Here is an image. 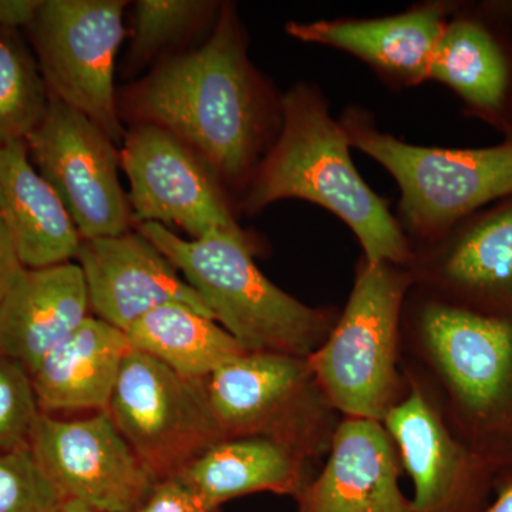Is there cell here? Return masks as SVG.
<instances>
[{
    "label": "cell",
    "mask_w": 512,
    "mask_h": 512,
    "mask_svg": "<svg viewBox=\"0 0 512 512\" xmlns=\"http://www.w3.org/2000/svg\"><path fill=\"white\" fill-rule=\"evenodd\" d=\"M402 345L454 433L497 476L512 470V318L468 311L413 285Z\"/></svg>",
    "instance_id": "2"
},
{
    "label": "cell",
    "mask_w": 512,
    "mask_h": 512,
    "mask_svg": "<svg viewBox=\"0 0 512 512\" xmlns=\"http://www.w3.org/2000/svg\"><path fill=\"white\" fill-rule=\"evenodd\" d=\"M407 268L416 288L441 301L512 318V195L413 248Z\"/></svg>",
    "instance_id": "14"
},
{
    "label": "cell",
    "mask_w": 512,
    "mask_h": 512,
    "mask_svg": "<svg viewBox=\"0 0 512 512\" xmlns=\"http://www.w3.org/2000/svg\"><path fill=\"white\" fill-rule=\"evenodd\" d=\"M76 259L86 281L90 309L96 318L124 333L148 312L168 303H184L214 319L177 266L138 231L82 239Z\"/></svg>",
    "instance_id": "16"
},
{
    "label": "cell",
    "mask_w": 512,
    "mask_h": 512,
    "mask_svg": "<svg viewBox=\"0 0 512 512\" xmlns=\"http://www.w3.org/2000/svg\"><path fill=\"white\" fill-rule=\"evenodd\" d=\"M512 3L458 2L439 40L430 80L460 97L468 116L512 138Z\"/></svg>",
    "instance_id": "15"
},
{
    "label": "cell",
    "mask_w": 512,
    "mask_h": 512,
    "mask_svg": "<svg viewBox=\"0 0 512 512\" xmlns=\"http://www.w3.org/2000/svg\"><path fill=\"white\" fill-rule=\"evenodd\" d=\"M0 220L26 268L76 258L82 237L55 190L33 165L26 140L0 144Z\"/></svg>",
    "instance_id": "20"
},
{
    "label": "cell",
    "mask_w": 512,
    "mask_h": 512,
    "mask_svg": "<svg viewBox=\"0 0 512 512\" xmlns=\"http://www.w3.org/2000/svg\"><path fill=\"white\" fill-rule=\"evenodd\" d=\"M40 414L28 370L0 352V450L29 444Z\"/></svg>",
    "instance_id": "27"
},
{
    "label": "cell",
    "mask_w": 512,
    "mask_h": 512,
    "mask_svg": "<svg viewBox=\"0 0 512 512\" xmlns=\"http://www.w3.org/2000/svg\"><path fill=\"white\" fill-rule=\"evenodd\" d=\"M59 512H101L76 500H66Z\"/></svg>",
    "instance_id": "32"
},
{
    "label": "cell",
    "mask_w": 512,
    "mask_h": 512,
    "mask_svg": "<svg viewBox=\"0 0 512 512\" xmlns=\"http://www.w3.org/2000/svg\"><path fill=\"white\" fill-rule=\"evenodd\" d=\"M413 278L407 266L360 258L355 282L328 339L308 357L313 375L342 417L376 420L406 392L402 318Z\"/></svg>",
    "instance_id": "6"
},
{
    "label": "cell",
    "mask_w": 512,
    "mask_h": 512,
    "mask_svg": "<svg viewBox=\"0 0 512 512\" xmlns=\"http://www.w3.org/2000/svg\"><path fill=\"white\" fill-rule=\"evenodd\" d=\"M50 94L18 30L0 29V144L26 140L49 107Z\"/></svg>",
    "instance_id": "24"
},
{
    "label": "cell",
    "mask_w": 512,
    "mask_h": 512,
    "mask_svg": "<svg viewBox=\"0 0 512 512\" xmlns=\"http://www.w3.org/2000/svg\"><path fill=\"white\" fill-rule=\"evenodd\" d=\"M281 133L239 202L256 215L282 200L312 202L332 212L356 235L369 264L407 266L413 248L389 204L357 171L350 141L319 86L299 82L282 94Z\"/></svg>",
    "instance_id": "3"
},
{
    "label": "cell",
    "mask_w": 512,
    "mask_h": 512,
    "mask_svg": "<svg viewBox=\"0 0 512 512\" xmlns=\"http://www.w3.org/2000/svg\"><path fill=\"white\" fill-rule=\"evenodd\" d=\"M222 3L214 0H137L127 73L144 69L158 56L215 23Z\"/></svg>",
    "instance_id": "25"
},
{
    "label": "cell",
    "mask_w": 512,
    "mask_h": 512,
    "mask_svg": "<svg viewBox=\"0 0 512 512\" xmlns=\"http://www.w3.org/2000/svg\"><path fill=\"white\" fill-rule=\"evenodd\" d=\"M64 503L30 444L0 450V512H59Z\"/></svg>",
    "instance_id": "26"
},
{
    "label": "cell",
    "mask_w": 512,
    "mask_h": 512,
    "mask_svg": "<svg viewBox=\"0 0 512 512\" xmlns=\"http://www.w3.org/2000/svg\"><path fill=\"white\" fill-rule=\"evenodd\" d=\"M138 512H218L201 500L200 495L192 491L177 476L164 478L154 485L146 503Z\"/></svg>",
    "instance_id": "28"
},
{
    "label": "cell",
    "mask_w": 512,
    "mask_h": 512,
    "mask_svg": "<svg viewBox=\"0 0 512 512\" xmlns=\"http://www.w3.org/2000/svg\"><path fill=\"white\" fill-rule=\"evenodd\" d=\"M130 348L154 357L190 382H201L229 360L249 352L220 323L184 303H168L137 320Z\"/></svg>",
    "instance_id": "23"
},
{
    "label": "cell",
    "mask_w": 512,
    "mask_h": 512,
    "mask_svg": "<svg viewBox=\"0 0 512 512\" xmlns=\"http://www.w3.org/2000/svg\"><path fill=\"white\" fill-rule=\"evenodd\" d=\"M248 47L237 6L222 3L202 45L165 56L117 97L120 119L173 134L210 168L237 210L284 121L282 94L256 69Z\"/></svg>",
    "instance_id": "1"
},
{
    "label": "cell",
    "mask_w": 512,
    "mask_h": 512,
    "mask_svg": "<svg viewBox=\"0 0 512 512\" xmlns=\"http://www.w3.org/2000/svg\"><path fill=\"white\" fill-rule=\"evenodd\" d=\"M107 410L157 483L221 440L200 382L138 350H128Z\"/></svg>",
    "instance_id": "9"
},
{
    "label": "cell",
    "mask_w": 512,
    "mask_h": 512,
    "mask_svg": "<svg viewBox=\"0 0 512 512\" xmlns=\"http://www.w3.org/2000/svg\"><path fill=\"white\" fill-rule=\"evenodd\" d=\"M200 386L221 440L266 437L311 461L328 456L342 416L313 375L308 357L247 352Z\"/></svg>",
    "instance_id": "7"
},
{
    "label": "cell",
    "mask_w": 512,
    "mask_h": 512,
    "mask_svg": "<svg viewBox=\"0 0 512 512\" xmlns=\"http://www.w3.org/2000/svg\"><path fill=\"white\" fill-rule=\"evenodd\" d=\"M25 269L26 266L20 259L18 248L9 229L0 220V305Z\"/></svg>",
    "instance_id": "29"
},
{
    "label": "cell",
    "mask_w": 512,
    "mask_h": 512,
    "mask_svg": "<svg viewBox=\"0 0 512 512\" xmlns=\"http://www.w3.org/2000/svg\"><path fill=\"white\" fill-rule=\"evenodd\" d=\"M481 512H512V470L495 477L493 498Z\"/></svg>",
    "instance_id": "31"
},
{
    "label": "cell",
    "mask_w": 512,
    "mask_h": 512,
    "mask_svg": "<svg viewBox=\"0 0 512 512\" xmlns=\"http://www.w3.org/2000/svg\"><path fill=\"white\" fill-rule=\"evenodd\" d=\"M350 146L389 171L400 190L396 217L412 248L512 195V138L485 148L416 146L377 126L370 111L349 106L339 117Z\"/></svg>",
    "instance_id": "5"
},
{
    "label": "cell",
    "mask_w": 512,
    "mask_h": 512,
    "mask_svg": "<svg viewBox=\"0 0 512 512\" xmlns=\"http://www.w3.org/2000/svg\"><path fill=\"white\" fill-rule=\"evenodd\" d=\"M79 264L26 268L0 305V352L28 373L89 318Z\"/></svg>",
    "instance_id": "19"
},
{
    "label": "cell",
    "mask_w": 512,
    "mask_h": 512,
    "mask_svg": "<svg viewBox=\"0 0 512 512\" xmlns=\"http://www.w3.org/2000/svg\"><path fill=\"white\" fill-rule=\"evenodd\" d=\"M26 144L82 239L130 232L134 214L120 184V153L101 128L50 96L45 117Z\"/></svg>",
    "instance_id": "10"
},
{
    "label": "cell",
    "mask_w": 512,
    "mask_h": 512,
    "mask_svg": "<svg viewBox=\"0 0 512 512\" xmlns=\"http://www.w3.org/2000/svg\"><path fill=\"white\" fill-rule=\"evenodd\" d=\"M402 367L406 392L383 424L412 478L414 512L483 511L497 474L454 433L423 377Z\"/></svg>",
    "instance_id": "12"
},
{
    "label": "cell",
    "mask_w": 512,
    "mask_h": 512,
    "mask_svg": "<svg viewBox=\"0 0 512 512\" xmlns=\"http://www.w3.org/2000/svg\"><path fill=\"white\" fill-rule=\"evenodd\" d=\"M207 303L215 322L249 352L309 357L328 339L340 311L311 306L269 281L255 264L251 237L184 239L154 222L138 225Z\"/></svg>",
    "instance_id": "4"
},
{
    "label": "cell",
    "mask_w": 512,
    "mask_h": 512,
    "mask_svg": "<svg viewBox=\"0 0 512 512\" xmlns=\"http://www.w3.org/2000/svg\"><path fill=\"white\" fill-rule=\"evenodd\" d=\"M312 463L266 437H231L205 448L175 476L220 511L222 504L248 494L295 498L312 480Z\"/></svg>",
    "instance_id": "22"
},
{
    "label": "cell",
    "mask_w": 512,
    "mask_h": 512,
    "mask_svg": "<svg viewBox=\"0 0 512 512\" xmlns=\"http://www.w3.org/2000/svg\"><path fill=\"white\" fill-rule=\"evenodd\" d=\"M29 444L66 500L97 511L138 512L157 484L109 410L72 420L42 413Z\"/></svg>",
    "instance_id": "13"
},
{
    "label": "cell",
    "mask_w": 512,
    "mask_h": 512,
    "mask_svg": "<svg viewBox=\"0 0 512 512\" xmlns=\"http://www.w3.org/2000/svg\"><path fill=\"white\" fill-rule=\"evenodd\" d=\"M130 349L123 330L90 315L30 373L40 412L109 409Z\"/></svg>",
    "instance_id": "21"
},
{
    "label": "cell",
    "mask_w": 512,
    "mask_h": 512,
    "mask_svg": "<svg viewBox=\"0 0 512 512\" xmlns=\"http://www.w3.org/2000/svg\"><path fill=\"white\" fill-rule=\"evenodd\" d=\"M458 2L429 0L382 18L320 19L286 23L299 42L333 47L367 64L393 89L430 82L431 64Z\"/></svg>",
    "instance_id": "17"
},
{
    "label": "cell",
    "mask_w": 512,
    "mask_h": 512,
    "mask_svg": "<svg viewBox=\"0 0 512 512\" xmlns=\"http://www.w3.org/2000/svg\"><path fill=\"white\" fill-rule=\"evenodd\" d=\"M123 143L120 165L130 183L128 201L141 224L175 225L192 239L249 237L218 178L173 134L137 124L126 131Z\"/></svg>",
    "instance_id": "11"
},
{
    "label": "cell",
    "mask_w": 512,
    "mask_h": 512,
    "mask_svg": "<svg viewBox=\"0 0 512 512\" xmlns=\"http://www.w3.org/2000/svg\"><path fill=\"white\" fill-rule=\"evenodd\" d=\"M123 0H42L29 25L50 96L123 143L114 66L126 36Z\"/></svg>",
    "instance_id": "8"
},
{
    "label": "cell",
    "mask_w": 512,
    "mask_h": 512,
    "mask_svg": "<svg viewBox=\"0 0 512 512\" xmlns=\"http://www.w3.org/2000/svg\"><path fill=\"white\" fill-rule=\"evenodd\" d=\"M42 0H0V29L29 28Z\"/></svg>",
    "instance_id": "30"
},
{
    "label": "cell",
    "mask_w": 512,
    "mask_h": 512,
    "mask_svg": "<svg viewBox=\"0 0 512 512\" xmlns=\"http://www.w3.org/2000/svg\"><path fill=\"white\" fill-rule=\"evenodd\" d=\"M402 471L383 423L342 417L325 466L293 500L298 512H414L400 488Z\"/></svg>",
    "instance_id": "18"
}]
</instances>
